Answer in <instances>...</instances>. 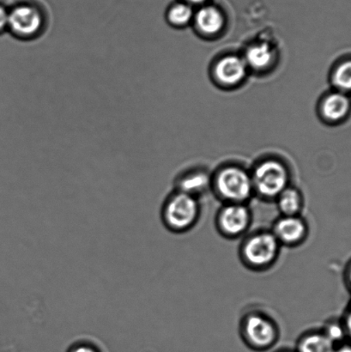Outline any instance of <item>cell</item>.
<instances>
[{
  "label": "cell",
  "instance_id": "obj_4",
  "mask_svg": "<svg viewBox=\"0 0 351 352\" xmlns=\"http://www.w3.org/2000/svg\"><path fill=\"white\" fill-rule=\"evenodd\" d=\"M216 195L225 204H247L254 195L252 177L242 168L229 167L215 179Z\"/></svg>",
  "mask_w": 351,
  "mask_h": 352
},
{
  "label": "cell",
  "instance_id": "obj_21",
  "mask_svg": "<svg viewBox=\"0 0 351 352\" xmlns=\"http://www.w3.org/2000/svg\"><path fill=\"white\" fill-rule=\"evenodd\" d=\"M345 279L347 286H348L351 291V261L349 262L348 265H347L346 268Z\"/></svg>",
  "mask_w": 351,
  "mask_h": 352
},
{
  "label": "cell",
  "instance_id": "obj_8",
  "mask_svg": "<svg viewBox=\"0 0 351 352\" xmlns=\"http://www.w3.org/2000/svg\"><path fill=\"white\" fill-rule=\"evenodd\" d=\"M271 232L281 246L295 247L304 243L308 228L301 216H281L274 223Z\"/></svg>",
  "mask_w": 351,
  "mask_h": 352
},
{
  "label": "cell",
  "instance_id": "obj_15",
  "mask_svg": "<svg viewBox=\"0 0 351 352\" xmlns=\"http://www.w3.org/2000/svg\"><path fill=\"white\" fill-rule=\"evenodd\" d=\"M246 62L257 70L267 67L273 60V54L269 45H254L247 52Z\"/></svg>",
  "mask_w": 351,
  "mask_h": 352
},
{
  "label": "cell",
  "instance_id": "obj_24",
  "mask_svg": "<svg viewBox=\"0 0 351 352\" xmlns=\"http://www.w3.org/2000/svg\"><path fill=\"white\" fill-rule=\"evenodd\" d=\"M276 352H295V351H291V350H280V351H278Z\"/></svg>",
  "mask_w": 351,
  "mask_h": 352
},
{
  "label": "cell",
  "instance_id": "obj_6",
  "mask_svg": "<svg viewBox=\"0 0 351 352\" xmlns=\"http://www.w3.org/2000/svg\"><path fill=\"white\" fill-rule=\"evenodd\" d=\"M254 195L264 200H275L288 186L286 168L278 162L271 160L257 166L252 175Z\"/></svg>",
  "mask_w": 351,
  "mask_h": 352
},
{
  "label": "cell",
  "instance_id": "obj_18",
  "mask_svg": "<svg viewBox=\"0 0 351 352\" xmlns=\"http://www.w3.org/2000/svg\"><path fill=\"white\" fill-rule=\"evenodd\" d=\"M67 352H102L95 344L89 341H78L68 348Z\"/></svg>",
  "mask_w": 351,
  "mask_h": 352
},
{
  "label": "cell",
  "instance_id": "obj_1",
  "mask_svg": "<svg viewBox=\"0 0 351 352\" xmlns=\"http://www.w3.org/2000/svg\"><path fill=\"white\" fill-rule=\"evenodd\" d=\"M199 215V199L178 190L170 193L161 205V223L170 232H187L198 222Z\"/></svg>",
  "mask_w": 351,
  "mask_h": 352
},
{
  "label": "cell",
  "instance_id": "obj_12",
  "mask_svg": "<svg viewBox=\"0 0 351 352\" xmlns=\"http://www.w3.org/2000/svg\"><path fill=\"white\" fill-rule=\"evenodd\" d=\"M281 216H300L304 206V196L298 189L288 186L275 199Z\"/></svg>",
  "mask_w": 351,
  "mask_h": 352
},
{
  "label": "cell",
  "instance_id": "obj_2",
  "mask_svg": "<svg viewBox=\"0 0 351 352\" xmlns=\"http://www.w3.org/2000/svg\"><path fill=\"white\" fill-rule=\"evenodd\" d=\"M281 244L271 231H259L250 234L240 247V258L249 269L262 271L276 262Z\"/></svg>",
  "mask_w": 351,
  "mask_h": 352
},
{
  "label": "cell",
  "instance_id": "obj_22",
  "mask_svg": "<svg viewBox=\"0 0 351 352\" xmlns=\"http://www.w3.org/2000/svg\"><path fill=\"white\" fill-rule=\"evenodd\" d=\"M333 352H351V344L343 343L339 344Z\"/></svg>",
  "mask_w": 351,
  "mask_h": 352
},
{
  "label": "cell",
  "instance_id": "obj_11",
  "mask_svg": "<svg viewBox=\"0 0 351 352\" xmlns=\"http://www.w3.org/2000/svg\"><path fill=\"white\" fill-rule=\"evenodd\" d=\"M336 344L326 336L324 331H311L298 340L295 352H333Z\"/></svg>",
  "mask_w": 351,
  "mask_h": 352
},
{
  "label": "cell",
  "instance_id": "obj_10",
  "mask_svg": "<svg viewBox=\"0 0 351 352\" xmlns=\"http://www.w3.org/2000/svg\"><path fill=\"white\" fill-rule=\"evenodd\" d=\"M350 109L351 102L349 96L339 91L326 96L322 104L323 115L333 122L346 119Z\"/></svg>",
  "mask_w": 351,
  "mask_h": 352
},
{
  "label": "cell",
  "instance_id": "obj_20",
  "mask_svg": "<svg viewBox=\"0 0 351 352\" xmlns=\"http://www.w3.org/2000/svg\"><path fill=\"white\" fill-rule=\"evenodd\" d=\"M341 322L343 329H345L347 339L351 340V302L343 317Z\"/></svg>",
  "mask_w": 351,
  "mask_h": 352
},
{
  "label": "cell",
  "instance_id": "obj_9",
  "mask_svg": "<svg viewBox=\"0 0 351 352\" xmlns=\"http://www.w3.org/2000/svg\"><path fill=\"white\" fill-rule=\"evenodd\" d=\"M216 78L225 85H236L245 78L247 74L246 61L237 56L223 58L216 64Z\"/></svg>",
  "mask_w": 351,
  "mask_h": 352
},
{
  "label": "cell",
  "instance_id": "obj_23",
  "mask_svg": "<svg viewBox=\"0 0 351 352\" xmlns=\"http://www.w3.org/2000/svg\"><path fill=\"white\" fill-rule=\"evenodd\" d=\"M188 3H195V5H199L206 1V0H185Z\"/></svg>",
  "mask_w": 351,
  "mask_h": 352
},
{
  "label": "cell",
  "instance_id": "obj_7",
  "mask_svg": "<svg viewBox=\"0 0 351 352\" xmlns=\"http://www.w3.org/2000/svg\"><path fill=\"white\" fill-rule=\"evenodd\" d=\"M252 223V213L247 204H225L216 215V228L229 239L243 236Z\"/></svg>",
  "mask_w": 351,
  "mask_h": 352
},
{
  "label": "cell",
  "instance_id": "obj_17",
  "mask_svg": "<svg viewBox=\"0 0 351 352\" xmlns=\"http://www.w3.org/2000/svg\"><path fill=\"white\" fill-rule=\"evenodd\" d=\"M333 85L339 91L351 92V58L339 63L333 72Z\"/></svg>",
  "mask_w": 351,
  "mask_h": 352
},
{
  "label": "cell",
  "instance_id": "obj_16",
  "mask_svg": "<svg viewBox=\"0 0 351 352\" xmlns=\"http://www.w3.org/2000/svg\"><path fill=\"white\" fill-rule=\"evenodd\" d=\"M194 16L192 7L185 2L174 3L168 10V22L174 26H183L190 22Z\"/></svg>",
  "mask_w": 351,
  "mask_h": 352
},
{
  "label": "cell",
  "instance_id": "obj_14",
  "mask_svg": "<svg viewBox=\"0 0 351 352\" xmlns=\"http://www.w3.org/2000/svg\"><path fill=\"white\" fill-rule=\"evenodd\" d=\"M211 186V179L205 173L192 174L182 178L177 185L178 191L199 199V195H204Z\"/></svg>",
  "mask_w": 351,
  "mask_h": 352
},
{
  "label": "cell",
  "instance_id": "obj_13",
  "mask_svg": "<svg viewBox=\"0 0 351 352\" xmlns=\"http://www.w3.org/2000/svg\"><path fill=\"white\" fill-rule=\"evenodd\" d=\"M196 23L202 32L214 34L223 29L225 19L216 7L207 6L199 10L196 15Z\"/></svg>",
  "mask_w": 351,
  "mask_h": 352
},
{
  "label": "cell",
  "instance_id": "obj_5",
  "mask_svg": "<svg viewBox=\"0 0 351 352\" xmlns=\"http://www.w3.org/2000/svg\"><path fill=\"white\" fill-rule=\"evenodd\" d=\"M46 24V16L39 6L30 1L17 3L9 9L8 30L23 40L39 36Z\"/></svg>",
  "mask_w": 351,
  "mask_h": 352
},
{
  "label": "cell",
  "instance_id": "obj_19",
  "mask_svg": "<svg viewBox=\"0 0 351 352\" xmlns=\"http://www.w3.org/2000/svg\"><path fill=\"white\" fill-rule=\"evenodd\" d=\"M9 9L0 3V34L8 30Z\"/></svg>",
  "mask_w": 351,
  "mask_h": 352
},
{
  "label": "cell",
  "instance_id": "obj_3",
  "mask_svg": "<svg viewBox=\"0 0 351 352\" xmlns=\"http://www.w3.org/2000/svg\"><path fill=\"white\" fill-rule=\"evenodd\" d=\"M240 336L251 350L263 352L271 350L278 343L280 330L270 317L262 313L253 312L244 317Z\"/></svg>",
  "mask_w": 351,
  "mask_h": 352
}]
</instances>
